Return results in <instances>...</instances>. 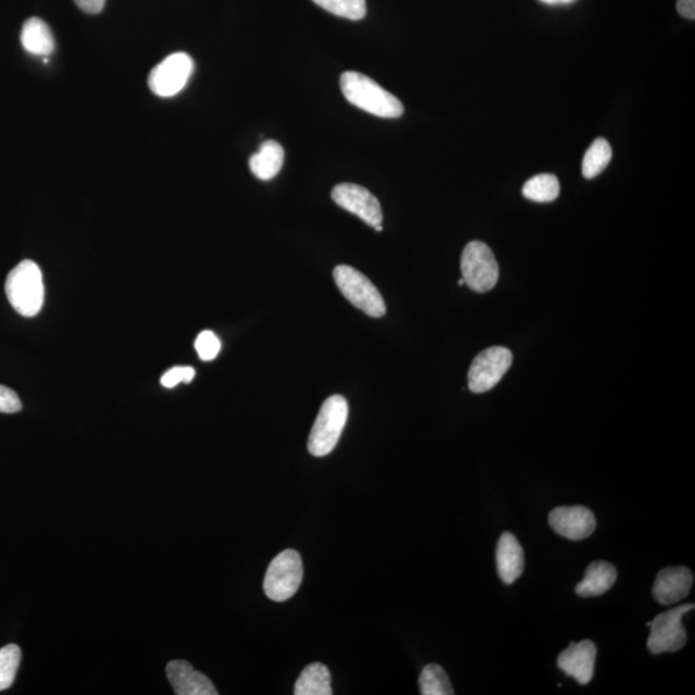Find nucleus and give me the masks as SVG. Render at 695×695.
Here are the masks:
<instances>
[{"label": "nucleus", "mask_w": 695, "mask_h": 695, "mask_svg": "<svg viewBox=\"0 0 695 695\" xmlns=\"http://www.w3.org/2000/svg\"><path fill=\"white\" fill-rule=\"evenodd\" d=\"M295 695H332V677L326 666L312 663L301 671L294 687Z\"/></svg>", "instance_id": "obj_19"}, {"label": "nucleus", "mask_w": 695, "mask_h": 695, "mask_svg": "<svg viewBox=\"0 0 695 695\" xmlns=\"http://www.w3.org/2000/svg\"><path fill=\"white\" fill-rule=\"evenodd\" d=\"M420 693L423 695H452L451 683L438 665H427L419 678Z\"/></svg>", "instance_id": "obj_22"}, {"label": "nucleus", "mask_w": 695, "mask_h": 695, "mask_svg": "<svg viewBox=\"0 0 695 695\" xmlns=\"http://www.w3.org/2000/svg\"><path fill=\"white\" fill-rule=\"evenodd\" d=\"M677 9L680 16L695 20V0H678Z\"/></svg>", "instance_id": "obj_29"}, {"label": "nucleus", "mask_w": 695, "mask_h": 695, "mask_svg": "<svg viewBox=\"0 0 695 695\" xmlns=\"http://www.w3.org/2000/svg\"><path fill=\"white\" fill-rule=\"evenodd\" d=\"M340 88L349 103L371 115L384 119L404 115L402 102L367 75L357 72L344 73L340 76Z\"/></svg>", "instance_id": "obj_1"}, {"label": "nucleus", "mask_w": 695, "mask_h": 695, "mask_svg": "<svg viewBox=\"0 0 695 695\" xmlns=\"http://www.w3.org/2000/svg\"><path fill=\"white\" fill-rule=\"evenodd\" d=\"M512 363V353L508 348L491 347L474 358L469 369L468 385L473 393H486L494 389L507 374Z\"/></svg>", "instance_id": "obj_8"}, {"label": "nucleus", "mask_w": 695, "mask_h": 695, "mask_svg": "<svg viewBox=\"0 0 695 695\" xmlns=\"http://www.w3.org/2000/svg\"><path fill=\"white\" fill-rule=\"evenodd\" d=\"M375 229H376L377 232H382V231H383V226H382V224H381V226H376V227H375Z\"/></svg>", "instance_id": "obj_32"}, {"label": "nucleus", "mask_w": 695, "mask_h": 695, "mask_svg": "<svg viewBox=\"0 0 695 695\" xmlns=\"http://www.w3.org/2000/svg\"><path fill=\"white\" fill-rule=\"evenodd\" d=\"M21 409H23V404H21L16 392L0 385V412L16 413Z\"/></svg>", "instance_id": "obj_27"}, {"label": "nucleus", "mask_w": 695, "mask_h": 695, "mask_svg": "<svg viewBox=\"0 0 695 695\" xmlns=\"http://www.w3.org/2000/svg\"><path fill=\"white\" fill-rule=\"evenodd\" d=\"M21 661V650L15 644L0 649V692L9 690L15 681Z\"/></svg>", "instance_id": "obj_24"}, {"label": "nucleus", "mask_w": 695, "mask_h": 695, "mask_svg": "<svg viewBox=\"0 0 695 695\" xmlns=\"http://www.w3.org/2000/svg\"><path fill=\"white\" fill-rule=\"evenodd\" d=\"M348 420V402L342 396H332L322 405L318 419L309 434L308 449L322 458L338 445Z\"/></svg>", "instance_id": "obj_3"}, {"label": "nucleus", "mask_w": 695, "mask_h": 695, "mask_svg": "<svg viewBox=\"0 0 695 695\" xmlns=\"http://www.w3.org/2000/svg\"><path fill=\"white\" fill-rule=\"evenodd\" d=\"M497 571L504 584L511 585L524 571V551L512 533H502L496 551Z\"/></svg>", "instance_id": "obj_15"}, {"label": "nucleus", "mask_w": 695, "mask_h": 695, "mask_svg": "<svg viewBox=\"0 0 695 695\" xmlns=\"http://www.w3.org/2000/svg\"><path fill=\"white\" fill-rule=\"evenodd\" d=\"M74 2L83 12L88 13V15H97V13L102 12L107 0H74Z\"/></svg>", "instance_id": "obj_28"}, {"label": "nucleus", "mask_w": 695, "mask_h": 695, "mask_svg": "<svg viewBox=\"0 0 695 695\" xmlns=\"http://www.w3.org/2000/svg\"><path fill=\"white\" fill-rule=\"evenodd\" d=\"M334 280L350 305L361 309L370 318H383L386 307L382 294L360 271L350 265H338L334 270Z\"/></svg>", "instance_id": "obj_4"}, {"label": "nucleus", "mask_w": 695, "mask_h": 695, "mask_svg": "<svg viewBox=\"0 0 695 695\" xmlns=\"http://www.w3.org/2000/svg\"><path fill=\"white\" fill-rule=\"evenodd\" d=\"M694 609V604H685L662 615L650 622L648 648L653 655L672 653L684 648L687 635L683 626V617Z\"/></svg>", "instance_id": "obj_7"}, {"label": "nucleus", "mask_w": 695, "mask_h": 695, "mask_svg": "<svg viewBox=\"0 0 695 695\" xmlns=\"http://www.w3.org/2000/svg\"><path fill=\"white\" fill-rule=\"evenodd\" d=\"M221 342L213 332H202L195 342L196 352L202 361H213L221 352Z\"/></svg>", "instance_id": "obj_25"}, {"label": "nucleus", "mask_w": 695, "mask_h": 695, "mask_svg": "<svg viewBox=\"0 0 695 695\" xmlns=\"http://www.w3.org/2000/svg\"><path fill=\"white\" fill-rule=\"evenodd\" d=\"M4 289L13 309L24 318H35L44 308V273L33 261L17 264L7 276Z\"/></svg>", "instance_id": "obj_2"}, {"label": "nucleus", "mask_w": 695, "mask_h": 695, "mask_svg": "<svg viewBox=\"0 0 695 695\" xmlns=\"http://www.w3.org/2000/svg\"><path fill=\"white\" fill-rule=\"evenodd\" d=\"M303 581V561L295 550H285L271 561L264 578V593L273 601H285L297 594Z\"/></svg>", "instance_id": "obj_5"}, {"label": "nucleus", "mask_w": 695, "mask_h": 695, "mask_svg": "<svg viewBox=\"0 0 695 695\" xmlns=\"http://www.w3.org/2000/svg\"><path fill=\"white\" fill-rule=\"evenodd\" d=\"M166 677L177 695H216L215 686L203 673L194 670L186 661H172L166 666Z\"/></svg>", "instance_id": "obj_14"}, {"label": "nucleus", "mask_w": 695, "mask_h": 695, "mask_svg": "<svg viewBox=\"0 0 695 695\" xmlns=\"http://www.w3.org/2000/svg\"><path fill=\"white\" fill-rule=\"evenodd\" d=\"M549 523L558 535L572 541L585 539L592 536L596 529L593 511L584 507L554 509L549 516Z\"/></svg>", "instance_id": "obj_11"}, {"label": "nucleus", "mask_w": 695, "mask_h": 695, "mask_svg": "<svg viewBox=\"0 0 695 695\" xmlns=\"http://www.w3.org/2000/svg\"><path fill=\"white\" fill-rule=\"evenodd\" d=\"M461 272L466 285L476 293L493 290L500 275L493 250L482 241L469 243L463 249Z\"/></svg>", "instance_id": "obj_6"}, {"label": "nucleus", "mask_w": 695, "mask_h": 695, "mask_svg": "<svg viewBox=\"0 0 695 695\" xmlns=\"http://www.w3.org/2000/svg\"><path fill=\"white\" fill-rule=\"evenodd\" d=\"M194 72V61L187 53L167 55L149 75V87L153 95L167 98L178 95L186 87Z\"/></svg>", "instance_id": "obj_9"}, {"label": "nucleus", "mask_w": 695, "mask_h": 695, "mask_svg": "<svg viewBox=\"0 0 695 695\" xmlns=\"http://www.w3.org/2000/svg\"><path fill=\"white\" fill-rule=\"evenodd\" d=\"M612 147L607 139L596 138L588 147L582 160V174L586 179H593L606 170L612 160Z\"/></svg>", "instance_id": "obj_20"}, {"label": "nucleus", "mask_w": 695, "mask_h": 695, "mask_svg": "<svg viewBox=\"0 0 695 695\" xmlns=\"http://www.w3.org/2000/svg\"><path fill=\"white\" fill-rule=\"evenodd\" d=\"M617 580V570L608 561H594L587 567L585 578L575 586V594L581 598H592L609 592Z\"/></svg>", "instance_id": "obj_16"}, {"label": "nucleus", "mask_w": 695, "mask_h": 695, "mask_svg": "<svg viewBox=\"0 0 695 695\" xmlns=\"http://www.w3.org/2000/svg\"><path fill=\"white\" fill-rule=\"evenodd\" d=\"M560 194L559 181L554 174H538L525 182L524 198L536 202H551Z\"/></svg>", "instance_id": "obj_21"}, {"label": "nucleus", "mask_w": 695, "mask_h": 695, "mask_svg": "<svg viewBox=\"0 0 695 695\" xmlns=\"http://www.w3.org/2000/svg\"><path fill=\"white\" fill-rule=\"evenodd\" d=\"M459 285H460V286L466 285V281H463V278H460V280H459Z\"/></svg>", "instance_id": "obj_31"}, {"label": "nucleus", "mask_w": 695, "mask_h": 695, "mask_svg": "<svg viewBox=\"0 0 695 695\" xmlns=\"http://www.w3.org/2000/svg\"><path fill=\"white\" fill-rule=\"evenodd\" d=\"M21 44L27 53L48 58L54 51V38L44 20L32 17L26 21L21 32Z\"/></svg>", "instance_id": "obj_18"}, {"label": "nucleus", "mask_w": 695, "mask_h": 695, "mask_svg": "<svg viewBox=\"0 0 695 695\" xmlns=\"http://www.w3.org/2000/svg\"><path fill=\"white\" fill-rule=\"evenodd\" d=\"M333 15L352 21L367 16V0H313Z\"/></svg>", "instance_id": "obj_23"}, {"label": "nucleus", "mask_w": 695, "mask_h": 695, "mask_svg": "<svg viewBox=\"0 0 695 695\" xmlns=\"http://www.w3.org/2000/svg\"><path fill=\"white\" fill-rule=\"evenodd\" d=\"M195 369L194 368H173L170 371H166L163 377H161V384L165 386V388H174L179 383H191L195 377Z\"/></svg>", "instance_id": "obj_26"}, {"label": "nucleus", "mask_w": 695, "mask_h": 695, "mask_svg": "<svg viewBox=\"0 0 695 695\" xmlns=\"http://www.w3.org/2000/svg\"><path fill=\"white\" fill-rule=\"evenodd\" d=\"M595 659L596 647L593 642L571 643L570 647L560 653L558 666L566 675L586 685L594 677Z\"/></svg>", "instance_id": "obj_12"}, {"label": "nucleus", "mask_w": 695, "mask_h": 695, "mask_svg": "<svg viewBox=\"0 0 695 695\" xmlns=\"http://www.w3.org/2000/svg\"><path fill=\"white\" fill-rule=\"evenodd\" d=\"M332 199L336 206L361 218L369 226L374 228L381 226L383 222L381 202L368 188L353 184H340L333 188Z\"/></svg>", "instance_id": "obj_10"}, {"label": "nucleus", "mask_w": 695, "mask_h": 695, "mask_svg": "<svg viewBox=\"0 0 695 695\" xmlns=\"http://www.w3.org/2000/svg\"><path fill=\"white\" fill-rule=\"evenodd\" d=\"M693 573L686 567H669L658 573L653 595L663 606L679 603L691 594Z\"/></svg>", "instance_id": "obj_13"}, {"label": "nucleus", "mask_w": 695, "mask_h": 695, "mask_svg": "<svg viewBox=\"0 0 695 695\" xmlns=\"http://www.w3.org/2000/svg\"><path fill=\"white\" fill-rule=\"evenodd\" d=\"M285 151L276 140H264L259 151L250 158L252 174L261 181L275 178L284 165Z\"/></svg>", "instance_id": "obj_17"}, {"label": "nucleus", "mask_w": 695, "mask_h": 695, "mask_svg": "<svg viewBox=\"0 0 695 695\" xmlns=\"http://www.w3.org/2000/svg\"><path fill=\"white\" fill-rule=\"evenodd\" d=\"M539 2L550 4V5H557V4H571L575 2V0H539Z\"/></svg>", "instance_id": "obj_30"}]
</instances>
